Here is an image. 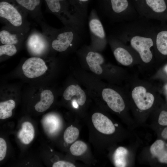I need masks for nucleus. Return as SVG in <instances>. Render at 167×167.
I'll use <instances>...</instances> for the list:
<instances>
[{
    "instance_id": "nucleus-1",
    "label": "nucleus",
    "mask_w": 167,
    "mask_h": 167,
    "mask_svg": "<svg viewBox=\"0 0 167 167\" xmlns=\"http://www.w3.org/2000/svg\"><path fill=\"white\" fill-rule=\"evenodd\" d=\"M125 91L129 96L137 109L145 111L151 109L156 99V89L153 84L136 77L127 79Z\"/></svg>"
},
{
    "instance_id": "nucleus-2",
    "label": "nucleus",
    "mask_w": 167,
    "mask_h": 167,
    "mask_svg": "<svg viewBox=\"0 0 167 167\" xmlns=\"http://www.w3.org/2000/svg\"><path fill=\"white\" fill-rule=\"evenodd\" d=\"M40 24L43 33L47 37L52 48L59 52L66 51L75 42L81 39L83 29L77 27L65 26L61 29L54 28L42 21Z\"/></svg>"
},
{
    "instance_id": "nucleus-3",
    "label": "nucleus",
    "mask_w": 167,
    "mask_h": 167,
    "mask_svg": "<svg viewBox=\"0 0 167 167\" xmlns=\"http://www.w3.org/2000/svg\"><path fill=\"white\" fill-rule=\"evenodd\" d=\"M28 14L12 0H0V21L6 25L29 32L30 24Z\"/></svg>"
},
{
    "instance_id": "nucleus-4",
    "label": "nucleus",
    "mask_w": 167,
    "mask_h": 167,
    "mask_svg": "<svg viewBox=\"0 0 167 167\" xmlns=\"http://www.w3.org/2000/svg\"><path fill=\"white\" fill-rule=\"evenodd\" d=\"M48 11L57 16L65 26L83 28V25L69 9L66 0H44Z\"/></svg>"
},
{
    "instance_id": "nucleus-5",
    "label": "nucleus",
    "mask_w": 167,
    "mask_h": 167,
    "mask_svg": "<svg viewBox=\"0 0 167 167\" xmlns=\"http://www.w3.org/2000/svg\"><path fill=\"white\" fill-rule=\"evenodd\" d=\"M132 48L138 54L143 66H151L153 63V46L152 40L150 38L139 36L132 37L130 40Z\"/></svg>"
},
{
    "instance_id": "nucleus-6",
    "label": "nucleus",
    "mask_w": 167,
    "mask_h": 167,
    "mask_svg": "<svg viewBox=\"0 0 167 167\" xmlns=\"http://www.w3.org/2000/svg\"><path fill=\"white\" fill-rule=\"evenodd\" d=\"M88 26L92 44L102 46L106 42L105 33L96 11L92 10L88 17Z\"/></svg>"
},
{
    "instance_id": "nucleus-7",
    "label": "nucleus",
    "mask_w": 167,
    "mask_h": 167,
    "mask_svg": "<svg viewBox=\"0 0 167 167\" xmlns=\"http://www.w3.org/2000/svg\"><path fill=\"white\" fill-rule=\"evenodd\" d=\"M26 46L29 53L35 56L45 53L49 46V42L45 35L33 29L26 38Z\"/></svg>"
},
{
    "instance_id": "nucleus-8",
    "label": "nucleus",
    "mask_w": 167,
    "mask_h": 167,
    "mask_svg": "<svg viewBox=\"0 0 167 167\" xmlns=\"http://www.w3.org/2000/svg\"><path fill=\"white\" fill-rule=\"evenodd\" d=\"M47 69L43 60L36 57H31L27 59L22 66L24 74L29 78L41 76L46 72Z\"/></svg>"
},
{
    "instance_id": "nucleus-9",
    "label": "nucleus",
    "mask_w": 167,
    "mask_h": 167,
    "mask_svg": "<svg viewBox=\"0 0 167 167\" xmlns=\"http://www.w3.org/2000/svg\"><path fill=\"white\" fill-rule=\"evenodd\" d=\"M102 95L109 107L113 111L119 113L125 109L126 105L122 96L117 91L111 88L104 89Z\"/></svg>"
},
{
    "instance_id": "nucleus-10",
    "label": "nucleus",
    "mask_w": 167,
    "mask_h": 167,
    "mask_svg": "<svg viewBox=\"0 0 167 167\" xmlns=\"http://www.w3.org/2000/svg\"><path fill=\"white\" fill-rule=\"evenodd\" d=\"M28 33L5 25L0 31V41L2 45H15L26 39Z\"/></svg>"
},
{
    "instance_id": "nucleus-11",
    "label": "nucleus",
    "mask_w": 167,
    "mask_h": 167,
    "mask_svg": "<svg viewBox=\"0 0 167 167\" xmlns=\"http://www.w3.org/2000/svg\"><path fill=\"white\" fill-rule=\"evenodd\" d=\"M113 54L116 60L123 66L131 67L136 65H141L138 55H135L129 49L122 46L115 47Z\"/></svg>"
},
{
    "instance_id": "nucleus-12",
    "label": "nucleus",
    "mask_w": 167,
    "mask_h": 167,
    "mask_svg": "<svg viewBox=\"0 0 167 167\" xmlns=\"http://www.w3.org/2000/svg\"><path fill=\"white\" fill-rule=\"evenodd\" d=\"M37 22L43 21L41 10L42 0H12Z\"/></svg>"
},
{
    "instance_id": "nucleus-13",
    "label": "nucleus",
    "mask_w": 167,
    "mask_h": 167,
    "mask_svg": "<svg viewBox=\"0 0 167 167\" xmlns=\"http://www.w3.org/2000/svg\"><path fill=\"white\" fill-rule=\"evenodd\" d=\"M93 124L99 132L105 134H111L115 131V126L106 116L100 113H96L92 117Z\"/></svg>"
},
{
    "instance_id": "nucleus-14",
    "label": "nucleus",
    "mask_w": 167,
    "mask_h": 167,
    "mask_svg": "<svg viewBox=\"0 0 167 167\" xmlns=\"http://www.w3.org/2000/svg\"><path fill=\"white\" fill-rule=\"evenodd\" d=\"M85 59L90 70L97 75L103 72L101 66L104 62V59L100 53L93 51H88L85 56Z\"/></svg>"
},
{
    "instance_id": "nucleus-15",
    "label": "nucleus",
    "mask_w": 167,
    "mask_h": 167,
    "mask_svg": "<svg viewBox=\"0 0 167 167\" xmlns=\"http://www.w3.org/2000/svg\"><path fill=\"white\" fill-rule=\"evenodd\" d=\"M75 96L76 97V101L79 105L82 106L84 104L86 99L85 93L78 84L68 86L63 94L64 98L67 101L71 100Z\"/></svg>"
},
{
    "instance_id": "nucleus-16",
    "label": "nucleus",
    "mask_w": 167,
    "mask_h": 167,
    "mask_svg": "<svg viewBox=\"0 0 167 167\" xmlns=\"http://www.w3.org/2000/svg\"><path fill=\"white\" fill-rule=\"evenodd\" d=\"M152 154L161 163L167 164V143L162 139L155 141L150 148Z\"/></svg>"
},
{
    "instance_id": "nucleus-17",
    "label": "nucleus",
    "mask_w": 167,
    "mask_h": 167,
    "mask_svg": "<svg viewBox=\"0 0 167 167\" xmlns=\"http://www.w3.org/2000/svg\"><path fill=\"white\" fill-rule=\"evenodd\" d=\"M110 9L105 15L115 19L120 17L128 8L127 0H110Z\"/></svg>"
},
{
    "instance_id": "nucleus-18",
    "label": "nucleus",
    "mask_w": 167,
    "mask_h": 167,
    "mask_svg": "<svg viewBox=\"0 0 167 167\" xmlns=\"http://www.w3.org/2000/svg\"><path fill=\"white\" fill-rule=\"evenodd\" d=\"M54 96L50 90L43 91L41 94V100L35 105V109L37 112H42L48 109L53 103Z\"/></svg>"
},
{
    "instance_id": "nucleus-19",
    "label": "nucleus",
    "mask_w": 167,
    "mask_h": 167,
    "mask_svg": "<svg viewBox=\"0 0 167 167\" xmlns=\"http://www.w3.org/2000/svg\"><path fill=\"white\" fill-rule=\"evenodd\" d=\"M34 133V129L32 124L30 122H26L22 124L18 136L23 143L28 144L33 139Z\"/></svg>"
},
{
    "instance_id": "nucleus-20",
    "label": "nucleus",
    "mask_w": 167,
    "mask_h": 167,
    "mask_svg": "<svg viewBox=\"0 0 167 167\" xmlns=\"http://www.w3.org/2000/svg\"><path fill=\"white\" fill-rule=\"evenodd\" d=\"M43 123L46 130L51 134L57 132L61 126L59 118L54 115H49L46 116L44 119Z\"/></svg>"
},
{
    "instance_id": "nucleus-21",
    "label": "nucleus",
    "mask_w": 167,
    "mask_h": 167,
    "mask_svg": "<svg viewBox=\"0 0 167 167\" xmlns=\"http://www.w3.org/2000/svg\"><path fill=\"white\" fill-rule=\"evenodd\" d=\"M127 153V150L122 147H120L116 150L113 156V162L116 167L126 166V157Z\"/></svg>"
},
{
    "instance_id": "nucleus-22",
    "label": "nucleus",
    "mask_w": 167,
    "mask_h": 167,
    "mask_svg": "<svg viewBox=\"0 0 167 167\" xmlns=\"http://www.w3.org/2000/svg\"><path fill=\"white\" fill-rule=\"evenodd\" d=\"M15 103L12 100H9L0 103V119L9 118L12 114V110L15 108Z\"/></svg>"
},
{
    "instance_id": "nucleus-23",
    "label": "nucleus",
    "mask_w": 167,
    "mask_h": 167,
    "mask_svg": "<svg viewBox=\"0 0 167 167\" xmlns=\"http://www.w3.org/2000/svg\"><path fill=\"white\" fill-rule=\"evenodd\" d=\"M156 47L158 51L164 55H167V31H162L157 35Z\"/></svg>"
},
{
    "instance_id": "nucleus-24",
    "label": "nucleus",
    "mask_w": 167,
    "mask_h": 167,
    "mask_svg": "<svg viewBox=\"0 0 167 167\" xmlns=\"http://www.w3.org/2000/svg\"><path fill=\"white\" fill-rule=\"evenodd\" d=\"M79 134L78 129L71 126L68 127L65 130L64 133L63 139L67 143H71L76 139Z\"/></svg>"
},
{
    "instance_id": "nucleus-25",
    "label": "nucleus",
    "mask_w": 167,
    "mask_h": 167,
    "mask_svg": "<svg viewBox=\"0 0 167 167\" xmlns=\"http://www.w3.org/2000/svg\"><path fill=\"white\" fill-rule=\"evenodd\" d=\"M147 5L154 12L161 13L165 11L166 5L164 0H145Z\"/></svg>"
},
{
    "instance_id": "nucleus-26",
    "label": "nucleus",
    "mask_w": 167,
    "mask_h": 167,
    "mask_svg": "<svg viewBox=\"0 0 167 167\" xmlns=\"http://www.w3.org/2000/svg\"><path fill=\"white\" fill-rule=\"evenodd\" d=\"M87 149L86 144L81 141H77L71 146L70 151L74 156H79L84 153Z\"/></svg>"
},
{
    "instance_id": "nucleus-27",
    "label": "nucleus",
    "mask_w": 167,
    "mask_h": 167,
    "mask_svg": "<svg viewBox=\"0 0 167 167\" xmlns=\"http://www.w3.org/2000/svg\"><path fill=\"white\" fill-rule=\"evenodd\" d=\"M17 52L15 45L13 44L2 45L0 46V56L6 55L12 56Z\"/></svg>"
},
{
    "instance_id": "nucleus-28",
    "label": "nucleus",
    "mask_w": 167,
    "mask_h": 167,
    "mask_svg": "<svg viewBox=\"0 0 167 167\" xmlns=\"http://www.w3.org/2000/svg\"><path fill=\"white\" fill-rule=\"evenodd\" d=\"M158 122L160 126H167V110H162L159 114Z\"/></svg>"
},
{
    "instance_id": "nucleus-29",
    "label": "nucleus",
    "mask_w": 167,
    "mask_h": 167,
    "mask_svg": "<svg viewBox=\"0 0 167 167\" xmlns=\"http://www.w3.org/2000/svg\"><path fill=\"white\" fill-rule=\"evenodd\" d=\"M7 146L5 141L2 138H0V161L5 158Z\"/></svg>"
},
{
    "instance_id": "nucleus-30",
    "label": "nucleus",
    "mask_w": 167,
    "mask_h": 167,
    "mask_svg": "<svg viewBox=\"0 0 167 167\" xmlns=\"http://www.w3.org/2000/svg\"><path fill=\"white\" fill-rule=\"evenodd\" d=\"M53 167H75L73 164L63 161H59L54 163L52 165Z\"/></svg>"
},
{
    "instance_id": "nucleus-31",
    "label": "nucleus",
    "mask_w": 167,
    "mask_h": 167,
    "mask_svg": "<svg viewBox=\"0 0 167 167\" xmlns=\"http://www.w3.org/2000/svg\"><path fill=\"white\" fill-rule=\"evenodd\" d=\"M161 136L163 139L167 141V126L163 129L161 133Z\"/></svg>"
},
{
    "instance_id": "nucleus-32",
    "label": "nucleus",
    "mask_w": 167,
    "mask_h": 167,
    "mask_svg": "<svg viewBox=\"0 0 167 167\" xmlns=\"http://www.w3.org/2000/svg\"><path fill=\"white\" fill-rule=\"evenodd\" d=\"M72 103L73 106L75 108H78L79 105L78 104L76 100H74L73 101Z\"/></svg>"
},
{
    "instance_id": "nucleus-33",
    "label": "nucleus",
    "mask_w": 167,
    "mask_h": 167,
    "mask_svg": "<svg viewBox=\"0 0 167 167\" xmlns=\"http://www.w3.org/2000/svg\"><path fill=\"white\" fill-rule=\"evenodd\" d=\"M164 70L167 73V65H166L164 67Z\"/></svg>"
},
{
    "instance_id": "nucleus-34",
    "label": "nucleus",
    "mask_w": 167,
    "mask_h": 167,
    "mask_svg": "<svg viewBox=\"0 0 167 167\" xmlns=\"http://www.w3.org/2000/svg\"><path fill=\"white\" fill-rule=\"evenodd\" d=\"M165 87L166 89H167V84H166Z\"/></svg>"
}]
</instances>
